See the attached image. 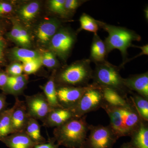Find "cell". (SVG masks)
I'll return each mask as SVG.
<instances>
[{"instance_id":"21","label":"cell","mask_w":148,"mask_h":148,"mask_svg":"<svg viewBox=\"0 0 148 148\" xmlns=\"http://www.w3.org/2000/svg\"><path fill=\"white\" fill-rule=\"evenodd\" d=\"M28 83V77L24 75L16 80L7 81L6 84L2 90L7 95L10 94L15 97L22 94Z\"/></svg>"},{"instance_id":"1","label":"cell","mask_w":148,"mask_h":148,"mask_svg":"<svg viewBox=\"0 0 148 148\" xmlns=\"http://www.w3.org/2000/svg\"><path fill=\"white\" fill-rule=\"evenodd\" d=\"M130 101L129 104L125 106H112L104 102L101 107L109 116V125L119 139L130 137L144 121Z\"/></svg>"},{"instance_id":"11","label":"cell","mask_w":148,"mask_h":148,"mask_svg":"<svg viewBox=\"0 0 148 148\" xmlns=\"http://www.w3.org/2000/svg\"><path fill=\"white\" fill-rule=\"evenodd\" d=\"M12 108L11 114L12 134L24 131L29 118L25 101H20L18 97H15V103Z\"/></svg>"},{"instance_id":"37","label":"cell","mask_w":148,"mask_h":148,"mask_svg":"<svg viewBox=\"0 0 148 148\" xmlns=\"http://www.w3.org/2000/svg\"><path fill=\"white\" fill-rule=\"evenodd\" d=\"M132 47H134L135 48H138L140 49L141 50V52L138 55L135 56V57H133V58H131V59H127V61H126V63L127 62H129L130 61H132L133 59H135V58H137V57H139V56H141L142 55H148V44L146 45L143 46H136L133 45H132Z\"/></svg>"},{"instance_id":"13","label":"cell","mask_w":148,"mask_h":148,"mask_svg":"<svg viewBox=\"0 0 148 148\" xmlns=\"http://www.w3.org/2000/svg\"><path fill=\"white\" fill-rule=\"evenodd\" d=\"M61 22L55 18L43 21L38 26L36 36L38 40L43 44H49L52 37L60 28Z\"/></svg>"},{"instance_id":"36","label":"cell","mask_w":148,"mask_h":148,"mask_svg":"<svg viewBox=\"0 0 148 148\" xmlns=\"http://www.w3.org/2000/svg\"><path fill=\"white\" fill-rule=\"evenodd\" d=\"M12 9L10 4L5 2H0V15L10 13Z\"/></svg>"},{"instance_id":"3","label":"cell","mask_w":148,"mask_h":148,"mask_svg":"<svg viewBox=\"0 0 148 148\" xmlns=\"http://www.w3.org/2000/svg\"><path fill=\"white\" fill-rule=\"evenodd\" d=\"M98 26L108 34L104 41L107 55L114 49H118L121 53L123 63L119 67L123 68L128 58L127 49L133 41H140L141 37L136 32L124 27L111 25L97 20Z\"/></svg>"},{"instance_id":"2","label":"cell","mask_w":148,"mask_h":148,"mask_svg":"<svg viewBox=\"0 0 148 148\" xmlns=\"http://www.w3.org/2000/svg\"><path fill=\"white\" fill-rule=\"evenodd\" d=\"M86 115L74 117L64 124L56 127L53 138L59 146L68 148H82L89 131Z\"/></svg>"},{"instance_id":"18","label":"cell","mask_w":148,"mask_h":148,"mask_svg":"<svg viewBox=\"0 0 148 148\" xmlns=\"http://www.w3.org/2000/svg\"><path fill=\"white\" fill-rule=\"evenodd\" d=\"M56 72H53L47 82L41 88L44 95L52 109L63 108L58 103L56 93V86L55 81Z\"/></svg>"},{"instance_id":"15","label":"cell","mask_w":148,"mask_h":148,"mask_svg":"<svg viewBox=\"0 0 148 148\" xmlns=\"http://www.w3.org/2000/svg\"><path fill=\"white\" fill-rule=\"evenodd\" d=\"M0 141L9 148H34L36 145L24 131L1 138Z\"/></svg>"},{"instance_id":"26","label":"cell","mask_w":148,"mask_h":148,"mask_svg":"<svg viewBox=\"0 0 148 148\" xmlns=\"http://www.w3.org/2000/svg\"><path fill=\"white\" fill-rule=\"evenodd\" d=\"M79 21L80 27L79 29V32L85 30L94 33V34H97L99 27L96 19L87 14L84 13L80 17Z\"/></svg>"},{"instance_id":"40","label":"cell","mask_w":148,"mask_h":148,"mask_svg":"<svg viewBox=\"0 0 148 148\" xmlns=\"http://www.w3.org/2000/svg\"><path fill=\"white\" fill-rule=\"evenodd\" d=\"M120 148H136L134 146L132 145L130 142L124 143L123 144Z\"/></svg>"},{"instance_id":"29","label":"cell","mask_w":148,"mask_h":148,"mask_svg":"<svg viewBox=\"0 0 148 148\" xmlns=\"http://www.w3.org/2000/svg\"><path fill=\"white\" fill-rule=\"evenodd\" d=\"M41 61L42 65L49 69L56 68L58 65L56 56L50 51L43 53L41 56Z\"/></svg>"},{"instance_id":"8","label":"cell","mask_w":148,"mask_h":148,"mask_svg":"<svg viewBox=\"0 0 148 148\" xmlns=\"http://www.w3.org/2000/svg\"><path fill=\"white\" fill-rule=\"evenodd\" d=\"M104 103L100 88L93 84L85 92L76 105L70 109L75 117H80L88 113L101 108Z\"/></svg>"},{"instance_id":"6","label":"cell","mask_w":148,"mask_h":148,"mask_svg":"<svg viewBox=\"0 0 148 148\" xmlns=\"http://www.w3.org/2000/svg\"><path fill=\"white\" fill-rule=\"evenodd\" d=\"M89 134L82 148H113L118 140L110 125H89Z\"/></svg>"},{"instance_id":"30","label":"cell","mask_w":148,"mask_h":148,"mask_svg":"<svg viewBox=\"0 0 148 148\" xmlns=\"http://www.w3.org/2000/svg\"><path fill=\"white\" fill-rule=\"evenodd\" d=\"M19 30L20 38V45L25 48L30 47L31 40L28 32L20 24H19Z\"/></svg>"},{"instance_id":"12","label":"cell","mask_w":148,"mask_h":148,"mask_svg":"<svg viewBox=\"0 0 148 148\" xmlns=\"http://www.w3.org/2000/svg\"><path fill=\"white\" fill-rule=\"evenodd\" d=\"M125 86L130 91L148 99V72L130 76L124 78Z\"/></svg>"},{"instance_id":"25","label":"cell","mask_w":148,"mask_h":148,"mask_svg":"<svg viewBox=\"0 0 148 148\" xmlns=\"http://www.w3.org/2000/svg\"><path fill=\"white\" fill-rule=\"evenodd\" d=\"M39 10V3L32 2L23 6L18 11V15L24 21H30L36 17Z\"/></svg>"},{"instance_id":"35","label":"cell","mask_w":148,"mask_h":148,"mask_svg":"<svg viewBox=\"0 0 148 148\" xmlns=\"http://www.w3.org/2000/svg\"><path fill=\"white\" fill-rule=\"evenodd\" d=\"M56 142L54 138H48V140L45 143L36 145L34 148H59L58 144H56Z\"/></svg>"},{"instance_id":"27","label":"cell","mask_w":148,"mask_h":148,"mask_svg":"<svg viewBox=\"0 0 148 148\" xmlns=\"http://www.w3.org/2000/svg\"><path fill=\"white\" fill-rule=\"evenodd\" d=\"M42 65L40 58L33 59L23 63V71L27 75L35 73L38 71Z\"/></svg>"},{"instance_id":"31","label":"cell","mask_w":148,"mask_h":148,"mask_svg":"<svg viewBox=\"0 0 148 148\" xmlns=\"http://www.w3.org/2000/svg\"><path fill=\"white\" fill-rule=\"evenodd\" d=\"M6 73L8 76H16L22 75L23 65L18 63H14L9 66L7 69Z\"/></svg>"},{"instance_id":"33","label":"cell","mask_w":148,"mask_h":148,"mask_svg":"<svg viewBox=\"0 0 148 148\" xmlns=\"http://www.w3.org/2000/svg\"><path fill=\"white\" fill-rule=\"evenodd\" d=\"M19 24L14 22L11 30L8 33V36L11 40L20 45V38L19 34Z\"/></svg>"},{"instance_id":"34","label":"cell","mask_w":148,"mask_h":148,"mask_svg":"<svg viewBox=\"0 0 148 148\" xmlns=\"http://www.w3.org/2000/svg\"><path fill=\"white\" fill-rule=\"evenodd\" d=\"M6 42L3 35V32L0 29V66L4 61L5 53L6 48Z\"/></svg>"},{"instance_id":"14","label":"cell","mask_w":148,"mask_h":148,"mask_svg":"<svg viewBox=\"0 0 148 148\" xmlns=\"http://www.w3.org/2000/svg\"><path fill=\"white\" fill-rule=\"evenodd\" d=\"M74 117L70 109H53L42 121L43 125L49 127H58Z\"/></svg>"},{"instance_id":"41","label":"cell","mask_w":148,"mask_h":148,"mask_svg":"<svg viewBox=\"0 0 148 148\" xmlns=\"http://www.w3.org/2000/svg\"><path fill=\"white\" fill-rule=\"evenodd\" d=\"M144 12H145V17L146 19H147V21H148V9L147 7V8H146L145 9V10H144Z\"/></svg>"},{"instance_id":"4","label":"cell","mask_w":148,"mask_h":148,"mask_svg":"<svg viewBox=\"0 0 148 148\" xmlns=\"http://www.w3.org/2000/svg\"><path fill=\"white\" fill-rule=\"evenodd\" d=\"M121 68L105 60L95 64L92 73V84L99 88H108L116 90L123 97L128 98L130 91L125 86L124 78L121 75Z\"/></svg>"},{"instance_id":"32","label":"cell","mask_w":148,"mask_h":148,"mask_svg":"<svg viewBox=\"0 0 148 148\" xmlns=\"http://www.w3.org/2000/svg\"><path fill=\"white\" fill-rule=\"evenodd\" d=\"M87 1L79 0H65V8L67 13L73 12Z\"/></svg>"},{"instance_id":"17","label":"cell","mask_w":148,"mask_h":148,"mask_svg":"<svg viewBox=\"0 0 148 148\" xmlns=\"http://www.w3.org/2000/svg\"><path fill=\"white\" fill-rule=\"evenodd\" d=\"M130 142L136 148H148V122L143 121L130 136Z\"/></svg>"},{"instance_id":"22","label":"cell","mask_w":148,"mask_h":148,"mask_svg":"<svg viewBox=\"0 0 148 148\" xmlns=\"http://www.w3.org/2000/svg\"><path fill=\"white\" fill-rule=\"evenodd\" d=\"M129 98L138 114L145 121H148V99L131 92Z\"/></svg>"},{"instance_id":"9","label":"cell","mask_w":148,"mask_h":148,"mask_svg":"<svg viewBox=\"0 0 148 148\" xmlns=\"http://www.w3.org/2000/svg\"><path fill=\"white\" fill-rule=\"evenodd\" d=\"M25 104L29 118L43 121L52 110L43 93L25 95Z\"/></svg>"},{"instance_id":"28","label":"cell","mask_w":148,"mask_h":148,"mask_svg":"<svg viewBox=\"0 0 148 148\" xmlns=\"http://www.w3.org/2000/svg\"><path fill=\"white\" fill-rule=\"evenodd\" d=\"M65 0H51L49 2V9L53 13L65 17L68 13L65 8Z\"/></svg>"},{"instance_id":"10","label":"cell","mask_w":148,"mask_h":148,"mask_svg":"<svg viewBox=\"0 0 148 148\" xmlns=\"http://www.w3.org/2000/svg\"><path fill=\"white\" fill-rule=\"evenodd\" d=\"M92 84L86 86H56V93L58 103L64 108L71 109L77 103L84 94L93 86Z\"/></svg>"},{"instance_id":"23","label":"cell","mask_w":148,"mask_h":148,"mask_svg":"<svg viewBox=\"0 0 148 148\" xmlns=\"http://www.w3.org/2000/svg\"><path fill=\"white\" fill-rule=\"evenodd\" d=\"M11 55L14 59L24 63L26 61L40 58L41 56L35 51L25 48H15L11 51Z\"/></svg>"},{"instance_id":"16","label":"cell","mask_w":148,"mask_h":148,"mask_svg":"<svg viewBox=\"0 0 148 148\" xmlns=\"http://www.w3.org/2000/svg\"><path fill=\"white\" fill-rule=\"evenodd\" d=\"M107 56V51L104 41L101 39L98 34H95L90 47L89 60L95 64H97L105 61Z\"/></svg>"},{"instance_id":"5","label":"cell","mask_w":148,"mask_h":148,"mask_svg":"<svg viewBox=\"0 0 148 148\" xmlns=\"http://www.w3.org/2000/svg\"><path fill=\"white\" fill-rule=\"evenodd\" d=\"M89 59H83L65 67L58 73H56V86H85L89 85L92 79V71Z\"/></svg>"},{"instance_id":"38","label":"cell","mask_w":148,"mask_h":148,"mask_svg":"<svg viewBox=\"0 0 148 148\" xmlns=\"http://www.w3.org/2000/svg\"><path fill=\"white\" fill-rule=\"evenodd\" d=\"M3 92L0 93V113L6 109L8 104L6 102V96Z\"/></svg>"},{"instance_id":"7","label":"cell","mask_w":148,"mask_h":148,"mask_svg":"<svg viewBox=\"0 0 148 148\" xmlns=\"http://www.w3.org/2000/svg\"><path fill=\"white\" fill-rule=\"evenodd\" d=\"M76 40L75 34L65 28H60L49 43L50 51L63 61L69 57Z\"/></svg>"},{"instance_id":"20","label":"cell","mask_w":148,"mask_h":148,"mask_svg":"<svg viewBox=\"0 0 148 148\" xmlns=\"http://www.w3.org/2000/svg\"><path fill=\"white\" fill-rule=\"evenodd\" d=\"M40 129V125L38 120L29 118L24 131L36 145L47 142L46 140L41 135Z\"/></svg>"},{"instance_id":"39","label":"cell","mask_w":148,"mask_h":148,"mask_svg":"<svg viewBox=\"0 0 148 148\" xmlns=\"http://www.w3.org/2000/svg\"><path fill=\"white\" fill-rule=\"evenodd\" d=\"M8 76L6 73L0 71V89H2L7 82Z\"/></svg>"},{"instance_id":"24","label":"cell","mask_w":148,"mask_h":148,"mask_svg":"<svg viewBox=\"0 0 148 148\" xmlns=\"http://www.w3.org/2000/svg\"><path fill=\"white\" fill-rule=\"evenodd\" d=\"M12 108L0 113V138L12 134L11 114Z\"/></svg>"},{"instance_id":"19","label":"cell","mask_w":148,"mask_h":148,"mask_svg":"<svg viewBox=\"0 0 148 148\" xmlns=\"http://www.w3.org/2000/svg\"><path fill=\"white\" fill-rule=\"evenodd\" d=\"M105 103L114 106H125L129 104V98L123 97L116 90L108 88H100Z\"/></svg>"}]
</instances>
